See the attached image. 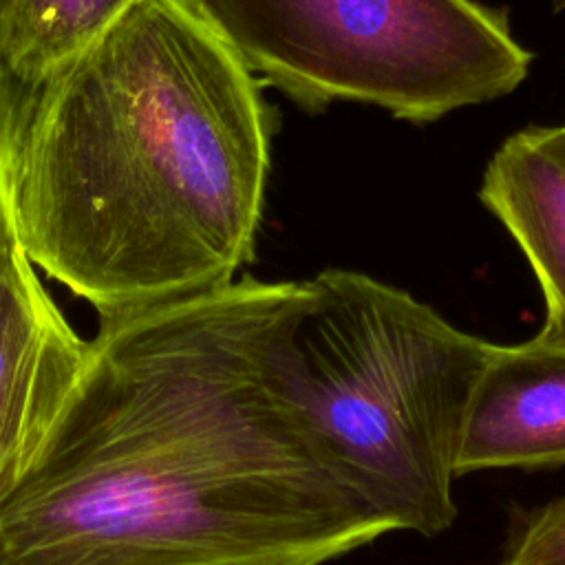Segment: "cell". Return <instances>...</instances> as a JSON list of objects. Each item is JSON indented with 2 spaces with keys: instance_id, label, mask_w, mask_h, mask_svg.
Returning a JSON list of instances; mask_svg holds the SVG:
<instances>
[{
  "instance_id": "cell-3",
  "label": "cell",
  "mask_w": 565,
  "mask_h": 565,
  "mask_svg": "<svg viewBox=\"0 0 565 565\" xmlns=\"http://www.w3.org/2000/svg\"><path fill=\"white\" fill-rule=\"evenodd\" d=\"M494 344L360 271L300 282L269 347L280 393L344 483L393 532L457 519V455Z\"/></svg>"
},
{
  "instance_id": "cell-4",
  "label": "cell",
  "mask_w": 565,
  "mask_h": 565,
  "mask_svg": "<svg viewBox=\"0 0 565 565\" xmlns=\"http://www.w3.org/2000/svg\"><path fill=\"white\" fill-rule=\"evenodd\" d=\"M263 84L309 113L377 106L413 124L512 93L532 53L475 0H183Z\"/></svg>"
},
{
  "instance_id": "cell-1",
  "label": "cell",
  "mask_w": 565,
  "mask_h": 565,
  "mask_svg": "<svg viewBox=\"0 0 565 565\" xmlns=\"http://www.w3.org/2000/svg\"><path fill=\"white\" fill-rule=\"evenodd\" d=\"M298 294L241 278L102 318L0 492V565H327L391 534L271 375Z\"/></svg>"
},
{
  "instance_id": "cell-2",
  "label": "cell",
  "mask_w": 565,
  "mask_h": 565,
  "mask_svg": "<svg viewBox=\"0 0 565 565\" xmlns=\"http://www.w3.org/2000/svg\"><path fill=\"white\" fill-rule=\"evenodd\" d=\"M269 139L236 53L183 0H135L20 88L15 245L99 320L221 289L254 254Z\"/></svg>"
},
{
  "instance_id": "cell-6",
  "label": "cell",
  "mask_w": 565,
  "mask_h": 565,
  "mask_svg": "<svg viewBox=\"0 0 565 565\" xmlns=\"http://www.w3.org/2000/svg\"><path fill=\"white\" fill-rule=\"evenodd\" d=\"M565 466V353L494 344L461 430L457 477Z\"/></svg>"
},
{
  "instance_id": "cell-7",
  "label": "cell",
  "mask_w": 565,
  "mask_h": 565,
  "mask_svg": "<svg viewBox=\"0 0 565 565\" xmlns=\"http://www.w3.org/2000/svg\"><path fill=\"white\" fill-rule=\"evenodd\" d=\"M479 196L541 285L545 322L532 340L565 353V124L510 135L488 161Z\"/></svg>"
},
{
  "instance_id": "cell-5",
  "label": "cell",
  "mask_w": 565,
  "mask_h": 565,
  "mask_svg": "<svg viewBox=\"0 0 565 565\" xmlns=\"http://www.w3.org/2000/svg\"><path fill=\"white\" fill-rule=\"evenodd\" d=\"M86 353L29 258L0 249V492L60 415Z\"/></svg>"
},
{
  "instance_id": "cell-11",
  "label": "cell",
  "mask_w": 565,
  "mask_h": 565,
  "mask_svg": "<svg viewBox=\"0 0 565 565\" xmlns=\"http://www.w3.org/2000/svg\"><path fill=\"white\" fill-rule=\"evenodd\" d=\"M554 2V7L558 9V11H565V0H552Z\"/></svg>"
},
{
  "instance_id": "cell-9",
  "label": "cell",
  "mask_w": 565,
  "mask_h": 565,
  "mask_svg": "<svg viewBox=\"0 0 565 565\" xmlns=\"http://www.w3.org/2000/svg\"><path fill=\"white\" fill-rule=\"evenodd\" d=\"M501 565H565V494L519 516Z\"/></svg>"
},
{
  "instance_id": "cell-10",
  "label": "cell",
  "mask_w": 565,
  "mask_h": 565,
  "mask_svg": "<svg viewBox=\"0 0 565 565\" xmlns=\"http://www.w3.org/2000/svg\"><path fill=\"white\" fill-rule=\"evenodd\" d=\"M18 95H20V88L13 86L0 73V249L15 245L11 216H9V201H7V157H9V139H11Z\"/></svg>"
},
{
  "instance_id": "cell-8",
  "label": "cell",
  "mask_w": 565,
  "mask_h": 565,
  "mask_svg": "<svg viewBox=\"0 0 565 565\" xmlns=\"http://www.w3.org/2000/svg\"><path fill=\"white\" fill-rule=\"evenodd\" d=\"M135 0H0V73L33 86L106 31Z\"/></svg>"
}]
</instances>
